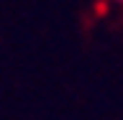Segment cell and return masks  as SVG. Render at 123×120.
I'll return each mask as SVG.
<instances>
[{"mask_svg": "<svg viewBox=\"0 0 123 120\" xmlns=\"http://www.w3.org/2000/svg\"><path fill=\"white\" fill-rule=\"evenodd\" d=\"M105 3H121V5H123V0H105Z\"/></svg>", "mask_w": 123, "mask_h": 120, "instance_id": "1", "label": "cell"}]
</instances>
